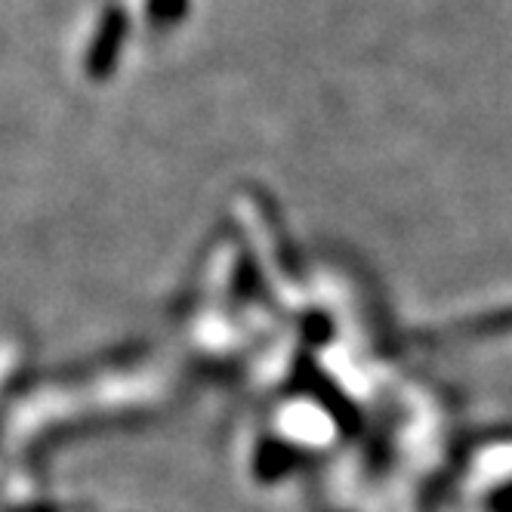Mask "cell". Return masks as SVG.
<instances>
[{"label":"cell","mask_w":512,"mask_h":512,"mask_svg":"<svg viewBox=\"0 0 512 512\" xmlns=\"http://www.w3.org/2000/svg\"><path fill=\"white\" fill-rule=\"evenodd\" d=\"M124 38H127V13L121 7H108L102 13V19H99V28L93 34L90 53L84 59V68H87L90 81H108V78L115 75V65H118Z\"/></svg>","instance_id":"1"},{"label":"cell","mask_w":512,"mask_h":512,"mask_svg":"<svg viewBox=\"0 0 512 512\" xmlns=\"http://www.w3.org/2000/svg\"><path fill=\"white\" fill-rule=\"evenodd\" d=\"M182 10H186V0H149V16L155 22H173Z\"/></svg>","instance_id":"2"}]
</instances>
